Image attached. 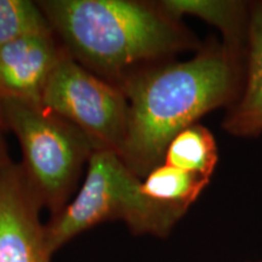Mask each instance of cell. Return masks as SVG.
<instances>
[{
  "label": "cell",
  "mask_w": 262,
  "mask_h": 262,
  "mask_svg": "<svg viewBox=\"0 0 262 262\" xmlns=\"http://www.w3.org/2000/svg\"><path fill=\"white\" fill-rule=\"evenodd\" d=\"M244 56L210 38L195 56L158 62L123 78L118 86L129 102V124L119 156L141 179L163 163L171 140L209 112L237 100Z\"/></svg>",
  "instance_id": "cell-1"
},
{
  "label": "cell",
  "mask_w": 262,
  "mask_h": 262,
  "mask_svg": "<svg viewBox=\"0 0 262 262\" xmlns=\"http://www.w3.org/2000/svg\"><path fill=\"white\" fill-rule=\"evenodd\" d=\"M38 4L72 58L119 79L133 66L158 63L202 47L159 2L47 0Z\"/></svg>",
  "instance_id": "cell-2"
},
{
  "label": "cell",
  "mask_w": 262,
  "mask_h": 262,
  "mask_svg": "<svg viewBox=\"0 0 262 262\" xmlns=\"http://www.w3.org/2000/svg\"><path fill=\"white\" fill-rule=\"evenodd\" d=\"M141 183L139 176L116 152L95 150L78 195L45 226L51 254L104 221L122 220L134 234L168 237L175 225L158 205L143 195Z\"/></svg>",
  "instance_id": "cell-3"
},
{
  "label": "cell",
  "mask_w": 262,
  "mask_h": 262,
  "mask_svg": "<svg viewBox=\"0 0 262 262\" xmlns=\"http://www.w3.org/2000/svg\"><path fill=\"white\" fill-rule=\"evenodd\" d=\"M0 122L18 139L24 171L52 217L67 206L95 148L84 133L42 104L0 100Z\"/></svg>",
  "instance_id": "cell-4"
},
{
  "label": "cell",
  "mask_w": 262,
  "mask_h": 262,
  "mask_svg": "<svg viewBox=\"0 0 262 262\" xmlns=\"http://www.w3.org/2000/svg\"><path fill=\"white\" fill-rule=\"evenodd\" d=\"M41 104L89 137L95 150L119 155L129 124V102L118 85L101 79L67 55L49 78Z\"/></svg>",
  "instance_id": "cell-5"
},
{
  "label": "cell",
  "mask_w": 262,
  "mask_h": 262,
  "mask_svg": "<svg viewBox=\"0 0 262 262\" xmlns=\"http://www.w3.org/2000/svg\"><path fill=\"white\" fill-rule=\"evenodd\" d=\"M41 203L21 164H0V262H51Z\"/></svg>",
  "instance_id": "cell-6"
},
{
  "label": "cell",
  "mask_w": 262,
  "mask_h": 262,
  "mask_svg": "<svg viewBox=\"0 0 262 262\" xmlns=\"http://www.w3.org/2000/svg\"><path fill=\"white\" fill-rule=\"evenodd\" d=\"M66 55L54 32L18 39L0 48V100L41 104L49 78Z\"/></svg>",
  "instance_id": "cell-7"
},
{
  "label": "cell",
  "mask_w": 262,
  "mask_h": 262,
  "mask_svg": "<svg viewBox=\"0 0 262 262\" xmlns=\"http://www.w3.org/2000/svg\"><path fill=\"white\" fill-rule=\"evenodd\" d=\"M222 127L237 137L262 134V2H251L243 85L237 100L226 110Z\"/></svg>",
  "instance_id": "cell-8"
},
{
  "label": "cell",
  "mask_w": 262,
  "mask_h": 262,
  "mask_svg": "<svg viewBox=\"0 0 262 262\" xmlns=\"http://www.w3.org/2000/svg\"><path fill=\"white\" fill-rule=\"evenodd\" d=\"M162 8L175 18L191 15L214 26L222 34V42L245 58L250 2L239 0H164Z\"/></svg>",
  "instance_id": "cell-9"
},
{
  "label": "cell",
  "mask_w": 262,
  "mask_h": 262,
  "mask_svg": "<svg viewBox=\"0 0 262 262\" xmlns=\"http://www.w3.org/2000/svg\"><path fill=\"white\" fill-rule=\"evenodd\" d=\"M210 179L162 163L147 173L141 191L178 224L209 185Z\"/></svg>",
  "instance_id": "cell-10"
},
{
  "label": "cell",
  "mask_w": 262,
  "mask_h": 262,
  "mask_svg": "<svg viewBox=\"0 0 262 262\" xmlns=\"http://www.w3.org/2000/svg\"><path fill=\"white\" fill-rule=\"evenodd\" d=\"M219 160V149L211 131L195 123L179 133L166 147L163 163L211 179Z\"/></svg>",
  "instance_id": "cell-11"
},
{
  "label": "cell",
  "mask_w": 262,
  "mask_h": 262,
  "mask_svg": "<svg viewBox=\"0 0 262 262\" xmlns=\"http://www.w3.org/2000/svg\"><path fill=\"white\" fill-rule=\"evenodd\" d=\"M54 32L38 3L0 0V48L18 39Z\"/></svg>",
  "instance_id": "cell-12"
},
{
  "label": "cell",
  "mask_w": 262,
  "mask_h": 262,
  "mask_svg": "<svg viewBox=\"0 0 262 262\" xmlns=\"http://www.w3.org/2000/svg\"><path fill=\"white\" fill-rule=\"evenodd\" d=\"M3 131H5V130L0 126V164L3 163V160H4L6 157H8V152H6L5 143H4V140H3V135H2Z\"/></svg>",
  "instance_id": "cell-13"
},
{
  "label": "cell",
  "mask_w": 262,
  "mask_h": 262,
  "mask_svg": "<svg viewBox=\"0 0 262 262\" xmlns=\"http://www.w3.org/2000/svg\"><path fill=\"white\" fill-rule=\"evenodd\" d=\"M0 126H2V127H3V129H4V126H3V124H2V122H0Z\"/></svg>",
  "instance_id": "cell-14"
},
{
  "label": "cell",
  "mask_w": 262,
  "mask_h": 262,
  "mask_svg": "<svg viewBox=\"0 0 262 262\" xmlns=\"http://www.w3.org/2000/svg\"><path fill=\"white\" fill-rule=\"evenodd\" d=\"M260 262H262V261H260Z\"/></svg>",
  "instance_id": "cell-15"
}]
</instances>
